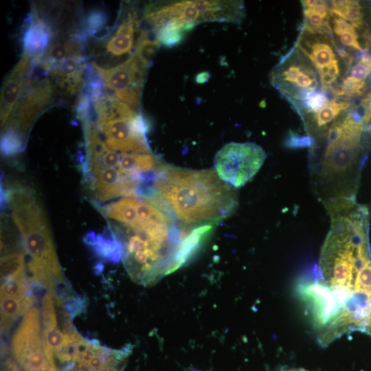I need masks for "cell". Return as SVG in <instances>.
<instances>
[{"label":"cell","instance_id":"28","mask_svg":"<svg viewBox=\"0 0 371 371\" xmlns=\"http://www.w3.org/2000/svg\"><path fill=\"white\" fill-rule=\"evenodd\" d=\"M368 315L366 319L363 333L368 334L371 337V297L369 300Z\"/></svg>","mask_w":371,"mask_h":371},{"label":"cell","instance_id":"29","mask_svg":"<svg viewBox=\"0 0 371 371\" xmlns=\"http://www.w3.org/2000/svg\"><path fill=\"white\" fill-rule=\"evenodd\" d=\"M362 106H368L371 108V92H370L366 97H365L361 101Z\"/></svg>","mask_w":371,"mask_h":371},{"label":"cell","instance_id":"15","mask_svg":"<svg viewBox=\"0 0 371 371\" xmlns=\"http://www.w3.org/2000/svg\"><path fill=\"white\" fill-rule=\"evenodd\" d=\"M85 71L82 55L74 56L52 67L48 72L55 77L59 85L71 94L80 90Z\"/></svg>","mask_w":371,"mask_h":371},{"label":"cell","instance_id":"33","mask_svg":"<svg viewBox=\"0 0 371 371\" xmlns=\"http://www.w3.org/2000/svg\"><path fill=\"white\" fill-rule=\"evenodd\" d=\"M189 371H201V370H196V369H192L191 370H189Z\"/></svg>","mask_w":371,"mask_h":371},{"label":"cell","instance_id":"14","mask_svg":"<svg viewBox=\"0 0 371 371\" xmlns=\"http://www.w3.org/2000/svg\"><path fill=\"white\" fill-rule=\"evenodd\" d=\"M52 38L50 25L40 18L36 10H32L23 33V53L27 54L32 61H40L50 45Z\"/></svg>","mask_w":371,"mask_h":371},{"label":"cell","instance_id":"23","mask_svg":"<svg viewBox=\"0 0 371 371\" xmlns=\"http://www.w3.org/2000/svg\"><path fill=\"white\" fill-rule=\"evenodd\" d=\"M25 139L16 131L5 128L1 135V149L4 155L11 156L21 152L25 146Z\"/></svg>","mask_w":371,"mask_h":371},{"label":"cell","instance_id":"13","mask_svg":"<svg viewBox=\"0 0 371 371\" xmlns=\"http://www.w3.org/2000/svg\"><path fill=\"white\" fill-rule=\"evenodd\" d=\"M30 57L23 54L19 62L7 76L1 92V126H3L21 96L25 83Z\"/></svg>","mask_w":371,"mask_h":371},{"label":"cell","instance_id":"24","mask_svg":"<svg viewBox=\"0 0 371 371\" xmlns=\"http://www.w3.org/2000/svg\"><path fill=\"white\" fill-rule=\"evenodd\" d=\"M2 281L1 297H12L21 300H25L27 297L25 295L27 289L25 284L24 276L10 278Z\"/></svg>","mask_w":371,"mask_h":371},{"label":"cell","instance_id":"18","mask_svg":"<svg viewBox=\"0 0 371 371\" xmlns=\"http://www.w3.org/2000/svg\"><path fill=\"white\" fill-rule=\"evenodd\" d=\"M78 55H82L80 41H57L52 43L41 60L35 63L48 72L52 67L68 58Z\"/></svg>","mask_w":371,"mask_h":371},{"label":"cell","instance_id":"8","mask_svg":"<svg viewBox=\"0 0 371 371\" xmlns=\"http://www.w3.org/2000/svg\"><path fill=\"white\" fill-rule=\"evenodd\" d=\"M296 46L317 71L323 89H333L342 76L348 75L352 61L339 55L331 32H315L303 28Z\"/></svg>","mask_w":371,"mask_h":371},{"label":"cell","instance_id":"4","mask_svg":"<svg viewBox=\"0 0 371 371\" xmlns=\"http://www.w3.org/2000/svg\"><path fill=\"white\" fill-rule=\"evenodd\" d=\"M157 199L182 223L199 227L216 223L238 205L236 188L215 170H190L160 164L153 179Z\"/></svg>","mask_w":371,"mask_h":371},{"label":"cell","instance_id":"6","mask_svg":"<svg viewBox=\"0 0 371 371\" xmlns=\"http://www.w3.org/2000/svg\"><path fill=\"white\" fill-rule=\"evenodd\" d=\"M90 124L106 146L117 153H152L146 139L147 124L142 114L117 98L104 95L93 105Z\"/></svg>","mask_w":371,"mask_h":371},{"label":"cell","instance_id":"21","mask_svg":"<svg viewBox=\"0 0 371 371\" xmlns=\"http://www.w3.org/2000/svg\"><path fill=\"white\" fill-rule=\"evenodd\" d=\"M25 268V256L21 252L14 251L1 257V280L24 276Z\"/></svg>","mask_w":371,"mask_h":371},{"label":"cell","instance_id":"2","mask_svg":"<svg viewBox=\"0 0 371 371\" xmlns=\"http://www.w3.org/2000/svg\"><path fill=\"white\" fill-rule=\"evenodd\" d=\"M330 227L322 247L317 267L319 284L340 315H350L367 303L356 293L362 271L371 264L368 240V210L355 199L323 203Z\"/></svg>","mask_w":371,"mask_h":371},{"label":"cell","instance_id":"17","mask_svg":"<svg viewBox=\"0 0 371 371\" xmlns=\"http://www.w3.org/2000/svg\"><path fill=\"white\" fill-rule=\"evenodd\" d=\"M304 15L303 28L315 32H330L329 17L330 2L325 1H303Z\"/></svg>","mask_w":371,"mask_h":371},{"label":"cell","instance_id":"27","mask_svg":"<svg viewBox=\"0 0 371 371\" xmlns=\"http://www.w3.org/2000/svg\"><path fill=\"white\" fill-rule=\"evenodd\" d=\"M305 279H306V278H304V280H302V281L301 282V283L300 284L299 291H300V294L301 298L302 299V300L306 304V300H305V298H304V293H303V285H304ZM306 306H307V305H306ZM313 327L315 328V330L317 331H318L325 339H328L330 341H333L334 340H335V339H333L332 337H330L329 335H328L326 333H324L323 330H322L320 328H319L318 326L314 322L313 319Z\"/></svg>","mask_w":371,"mask_h":371},{"label":"cell","instance_id":"9","mask_svg":"<svg viewBox=\"0 0 371 371\" xmlns=\"http://www.w3.org/2000/svg\"><path fill=\"white\" fill-rule=\"evenodd\" d=\"M266 157L263 148L256 143L230 142L216 153L214 170L222 181L240 188L258 172Z\"/></svg>","mask_w":371,"mask_h":371},{"label":"cell","instance_id":"12","mask_svg":"<svg viewBox=\"0 0 371 371\" xmlns=\"http://www.w3.org/2000/svg\"><path fill=\"white\" fill-rule=\"evenodd\" d=\"M40 313L32 307L25 314L12 339V351L20 363L34 352L44 350L41 335Z\"/></svg>","mask_w":371,"mask_h":371},{"label":"cell","instance_id":"7","mask_svg":"<svg viewBox=\"0 0 371 371\" xmlns=\"http://www.w3.org/2000/svg\"><path fill=\"white\" fill-rule=\"evenodd\" d=\"M270 81L293 106L320 91L322 85L317 71L297 46L272 69Z\"/></svg>","mask_w":371,"mask_h":371},{"label":"cell","instance_id":"31","mask_svg":"<svg viewBox=\"0 0 371 371\" xmlns=\"http://www.w3.org/2000/svg\"><path fill=\"white\" fill-rule=\"evenodd\" d=\"M280 371H308L303 368H293V369H288V370H282Z\"/></svg>","mask_w":371,"mask_h":371},{"label":"cell","instance_id":"22","mask_svg":"<svg viewBox=\"0 0 371 371\" xmlns=\"http://www.w3.org/2000/svg\"><path fill=\"white\" fill-rule=\"evenodd\" d=\"M160 45L157 37L152 38L147 30H143L137 40L135 52L141 63L146 67L155 56Z\"/></svg>","mask_w":371,"mask_h":371},{"label":"cell","instance_id":"19","mask_svg":"<svg viewBox=\"0 0 371 371\" xmlns=\"http://www.w3.org/2000/svg\"><path fill=\"white\" fill-rule=\"evenodd\" d=\"M136 21L130 18L118 27L106 44V50L114 56H122L130 52L133 45Z\"/></svg>","mask_w":371,"mask_h":371},{"label":"cell","instance_id":"32","mask_svg":"<svg viewBox=\"0 0 371 371\" xmlns=\"http://www.w3.org/2000/svg\"><path fill=\"white\" fill-rule=\"evenodd\" d=\"M115 366H109L108 368H106L104 371H118Z\"/></svg>","mask_w":371,"mask_h":371},{"label":"cell","instance_id":"30","mask_svg":"<svg viewBox=\"0 0 371 371\" xmlns=\"http://www.w3.org/2000/svg\"><path fill=\"white\" fill-rule=\"evenodd\" d=\"M208 74L206 72L200 74L196 78V81L199 83H203L205 82L208 78L207 77L204 78V76H206Z\"/></svg>","mask_w":371,"mask_h":371},{"label":"cell","instance_id":"11","mask_svg":"<svg viewBox=\"0 0 371 371\" xmlns=\"http://www.w3.org/2000/svg\"><path fill=\"white\" fill-rule=\"evenodd\" d=\"M53 88L51 82L45 79L26 77L21 101L11 116L6 128L18 132L26 141L28 132L36 118L47 108L52 100Z\"/></svg>","mask_w":371,"mask_h":371},{"label":"cell","instance_id":"16","mask_svg":"<svg viewBox=\"0 0 371 371\" xmlns=\"http://www.w3.org/2000/svg\"><path fill=\"white\" fill-rule=\"evenodd\" d=\"M367 3L359 1H330V12L354 25L371 42V29L368 27Z\"/></svg>","mask_w":371,"mask_h":371},{"label":"cell","instance_id":"20","mask_svg":"<svg viewBox=\"0 0 371 371\" xmlns=\"http://www.w3.org/2000/svg\"><path fill=\"white\" fill-rule=\"evenodd\" d=\"M32 303L31 297L21 300L12 297H1V328L5 329L20 315L26 313Z\"/></svg>","mask_w":371,"mask_h":371},{"label":"cell","instance_id":"26","mask_svg":"<svg viewBox=\"0 0 371 371\" xmlns=\"http://www.w3.org/2000/svg\"><path fill=\"white\" fill-rule=\"evenodd\" d=\"M106 22V16L102 10H92L85 19V30L89 34H94L101 30Z\"/></svg>","mask_w":371,"mask_h":371},{"label":"cell","instance_id":"10","mask_svg":"<svg viewBox=\"0 0 371 371\" xmlns=\"http://www.w3.org/2000/svg\"><path fill=\"white\" fill-rule=\"evenodd\" d=\"M91 65L105 87L113 91L117 99L133 107L139 105L146 67L135 52L122 64L110 69L102 68L94 63Z\"/></svg>","mask_w":371,"mask_h":371},{"label":"cell","instance_id":"1","mask_svg":"<svg viewBox=\"0 0 371 371\" xmlns=\"http://www.w3.org/2000/svg\"><path fill=\"white\" fill-rule=\"evenodd\" d=\"M99 207L126 270L142 285H152L184 265L204 241L196 227L176 228L175 217L145 196L121 197Z\"/></svg>","mask_w":371,"mask_h":371},{"label":"cell","instance_id":"3","mask_svg":"<svg viewBox=\"0 0 371 371\" xmlns=\"http://www.w3.org/2000/svg\"><path fill=\"white\" fill-rule=\"evenodd\" d=\"M368 132L364 122L348 111L339 116L309 147L311 181L322 203L355 199Z\"/></svg>","mask_w":371,"mask_h":371},{"label":"cell","instance_id":"25","mask_svg":"<svg viewBox=\"0 0 371 371\" xmlns=\"http://www.w3.org/2000/svg\"><path fill=\"white\" fill-rule=\"evenodd\" d=\"M371 72V56L363 54L361 59L350 69V75L348 76L360 81H365Z\"/></svg>","mask_w":371,"mask_h":371},{"label":"cell","instance_id":"5","mask_svg":"<svg viewBox=\"0 0 371 371\" xmlns=\"http://www.w3.org/2000/svg\"><path fill=\"white\" fill-rule=\"evenodd\" d=\"M3 199L23 238L29 270L36 280L51 288L54 281L63 280V274L41 201L30 188L21 184L3 190Z\"/></svg>","mask_w":371,"mask_h":371}]
</instances>
